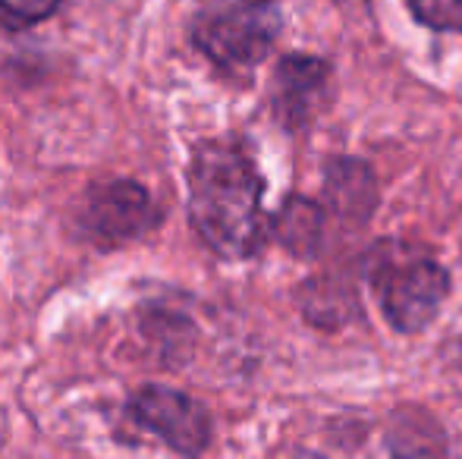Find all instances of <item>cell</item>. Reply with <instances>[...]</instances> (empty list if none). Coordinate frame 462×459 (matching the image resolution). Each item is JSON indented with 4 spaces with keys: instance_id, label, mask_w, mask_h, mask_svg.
<instances>
[{
    "instance_id": "6da1fadb",
    "label": "cell",
    "mask_w": 462,
    "mask_h": 459,
    "mask_svg": "<svg viewBox=\"0 0 462 459\" xmlns=\"http://www.w3.org/2000/svg\"><path fill=\"white\" fill-rule=\"evenodd\" d=\"M262 177L239 148L211 142L189 167V215L214 252L249 258L262 249L268 221L262 211Z\"/></svg>"
},
{
    "instance_id": "7a4b0ae2",
    "label": "cell",
    "mask_w": 462,
    "mask_h": 459,
    "mask_svg": "<svg viewBox=\"0 0 462 459\" xmlns=\"http://www.w3.org/2000/svg\"><path fill=\"white\" fill-rule=\"evenodd\" d=\"M368 280L374 283L383 318L400 334L425 331L450 293V274L402 243H383L371 252Z\"/></svg>"
},
{
    "instance_id": "3957f363",
    "label": "cell",
    "mask_w": 462,
    "mask_h": 459,
    "mask_svg": "<svg viewBox=\"0 0 462 459\" xmlns=\"http://www.w3.org/2000/svg\"><path fill=\"white\" fill-rule=\"evenodd\" d=\"M280 35V13L271 0H217L195 16L192 38L214 63L249 69L271 54Z\"/></svg>"
},
{
    "instance_id": "277c9868",
    "label": "cell",
    "mask_w": 462,
    "mask_h": 459,
    "mask_svg": "<svg viewBox=\"0 0 462 459\" xmlns=\"http://www.w3.org/2000/svg\"><path fill=\"white\" fill-rule=\"evenodd\" d=\"M133 416L180 454H199L211 441L208 412L186 393L167 387H145L133 399Z\"/></svg>"
},
{
    "instance_id": "5b68a950",
    "label": "cell",
    "mask_w": 462,
    "mask_h": 459,
    "mask_svg": "<svg viewBox=\"0 0 462 459\" xmlns=\"http://www.w3.org/2000/svg\"><path fill=\"white\" fill-rule=\"evenodd\" d=\"M158 215L148 192L135 183H107L97 186L86 205V227L104 243H123V239L142 236L154 227Z\"/></svg>"
},
{
    "instance_id": "8992f818",
    "label": "cell",
    "mask_w": 462,
    "mask_h": 459,
    "mask_svg": "<svg viewBox=\"0 0 462 459\" xmlns=\"http://www.w3.org/2000/svg\"><path fill=\"white\" fill-rule=\"evenodd\" d=\"M330 86V67L318 57H283L274 76V105L286 126H299L321 107Z\"/></svg>"
},
{
    "instance_id": "52a82bcc",
    "label": "cell",
    "mask_w": 462,
    "mask_h": 459,
    "mask_svg": "<svg viewBox=\"0 0 462 459\" xmlns=\"http://www.w3.org/2000/svg\"><path fill=\"white\" fill-rule=\"evenodd\" d=\"M277 236L290 252L311 255L315 245L321 243V211H318V205L305 202V198L286 202L283 211L277 215Z\"/></svg>"
},
{
    "instance_id": "ba28073f",
    "label": "cell",
    "mask_w": 462,
    "mask_h": 459,
    "mask_svg": "<svg viewBox=\"0 0 462 459\" xmlns=\"http://www.w3.org/2000/svg\"><path fill=\"white\" fill-rule=\"evenodd\" d=\"M415 19L438 32H462V0H409Z\"/></svg>"
},
{
    "instance_id": "9c48e42d",
    "label": "cell",
    "mask_w": 462,
    "mask_h": 459,
    "mask_svg": "<svg viewBox=\"0 0 462 459\" xmlns=\"http://www.w3.org/2000/svg\"><path fill=\"white\" fill-rule=\"evenodd\" d=\"M57 6H60V0H0V13L16 25L38 23V19L51 16Z\"/></svg>"
}]
</instances>
